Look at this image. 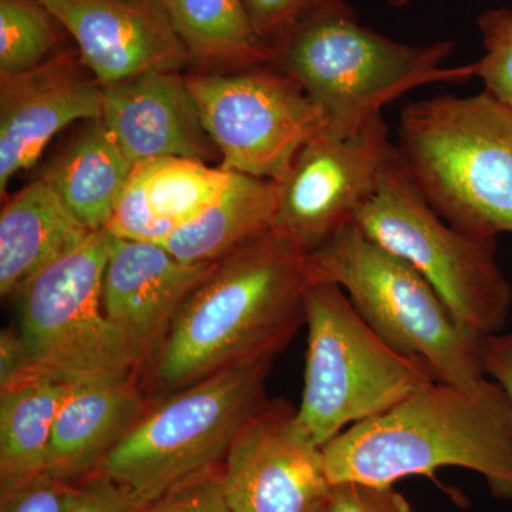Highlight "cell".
<instances>
[{"instance_id": "7", "label": "cell", "mask_w": 512, "mask_h": 512, "mask_svg": "<svg viewBox=\"0 0 512 512\" xmlns=\"http://www.w3.org/2000/svg\"><path fill=\"white\" fill-rule=\"evenodd\" d=\"M305 323L308 352L296 420L315 446L437 382L423 363L384 343L338 285L309 286Z\"/></svg>"}, {"instance_id": "14", "label": "cell", "mask_w": 512, "mask_h": 512, "mask_svg": "<svg viewBox=\"0 0 512 512\" xmlns=\"http://www.w3.org/2000/svg\"><path fill=\"white\" fill-rule=\"evenodd\" d=\"M103 100V84L72 50L29 72L0 77V194L64 127L100 119Z\"/></svg>"}, {"instance_id": "29", "label": "cell", "mask_w": 512, "mask_h": 512, "mask_svg": "<svg viewBox=\"0 0 512 512\" xmlns=\"http://www.w3.org/2000/svg\"><path fill=\"white\" fill-rule=\"evenodd\" d=\"M328 512H412L409 501L393 487L346 481L330 487Z\"/></svg>"}, {"instance_id": "2", "label": "cell", "mask_w": 512, "mask_h": 512, "mask_svg": "<svg viewBox=\"0 0 512 512\" xmlns=\"http://www.w3.org/2000/svg\"><path fill=\"white\" fill-rule=\"evenodd\" d=\"M330 484L393 487L444 467L476 471L512 501V413L497 382L481 392L434 382L322 447Z\"/></svg>"}, {"instance_id": "3", "label": "cell", "mask_w": 512, "mask_h": 512, "mask_svg": "<svg viewBox=\"0 0 512 512\" xmlns=\"http://www.w3.org/2000/svg\"><path fill=\"white\" fill-rule=\"evenodd\" d=\"M397 154L427 204L451 227L512 234V109L487 90L404 107Z\"/></svg>"}, {"instance_id": "8", "label": "cell", "mask_w": 512, "mask_h": 512, "mask_svg": "<svg viewBox=\"0 0 512 512\" xmlns=\"http://www.w3.org/2000/svg\"><path fill=\"white\" fill-rule=\"evenodd\" d=\"M353 224L409 262L468 332L483 339L503 332L512 286L495 258L497 239L467 234L444 221L417 190L399 154Z\"/></svg>"}, {"instance_id": "26", "label": "cell", "mask_w": 512, "mask_h": 512, "mask_svg": "<svg viewBox=\"0 0 512 512\" xmlns=\"http://www.w3.org/2000/svg\"><path fill=\"white\" fill-rule=\"evenodd\" d=\"M77 483L50 473L0 483V512H69Z\"/></svg>"}, {"instance_id": "24", "label": "cell", "mask_w": 512, "mask_h": 512, "mask_svg": "<svg viewBox=\"0 0 512 512\" xmlns=\"http://www.w3.org/2000/svg\"><path fill=\"white\" fill-rule=\"evenodd\" d=\"M63 32L39 0H0V77L29 72L62 52Z\"/></svg>"}, {"instance_id": "5", "label": "cell", "mask_w": 512, "mask_h": 512, "mask_svg": "<svg viewBox=\"0 0 512 512\" xmlns=\"http://www.w3.org/2000/svg\"><path fill=\"white\" fill-rule=\"evenodd\" d=\"M272 362L239 363L151 399L94 474L116 485L131 507L221 466L238 434L269 402Z\"/></svg>"}, {"instance_id": "4", "label": "cell", "mask_w": 512, "mask_h": 512, "mask_svg": "<svg viewBox=\"0 0 512 512\" xmlns=\"http://www.w3.org/2000/svg\"><path fill=\"white\" fill-rule=\"evenodd\" d=\"M453 50V42L409 45L373 32L342 0L302 20L275 50V67L319 107L325 133L342 138L417 87L474 77L473 63L444 66Z\"/></svg>"}, {"instance_id": "6", "label": "cell", "mask_w": 512, "mask_h": 512, "mask_svg": "<svg viewBox=\"0 0 512 512\" xmlns=\"http://www.w3.org/2000/svg\"><path fill=\"white\" fill-rule=\"evenodd\" d=\"M313 282L338 285L373 332L400 355L423 363L437 382L481 392L484 339L454 318L433 286L355 224L311 252Z\"/></svg>"}, {"instance_id": "12", "label": "cell", "mask_w": 512, "mask_h": 512, "mask_svg": "<svg viewBox=\"0 0 512 512\" xmlns=\"http://www.w3.org/2000/svg\"><path fill=\"white\" fill-rule=\"evenodd\" d=\"M322 448L285 400H269L241 430L222 464L231 512H315L328 500Z\"/></svg>"}, {"instance_id": "31", "label": "cell", "mask_w": 512, "mask_h": 512, "mask_svg": "<svg viewBox=\"0 0 512 512\" xmlns=\"http://www.w3.org/2000/svg\"><path fill=\"white\" fill-rule=\"evenodd\" d=\"M35 370L18 330L3 329L0 333V386L25 379Z\"/></svg>"}, {"instance_id": "9", "label": "cell", "mask_w": 512, "mask_h": 512, "mask_svg": "<svg viewBox=\"0 0 512 512\" xmlns=\"http://www.w3.org/2000/svg\"><path fill=\"white\" fill-rule=\"evenodd\" d=\"M116 237L92 232L18 296L19 335L36 369L73 383L140 375L143 357L103 306V279Z\"/></svg>"}, {"instance_id": "19", "label": "cell", "mask_w": 512, "mask_h": 512, "mask_svg": "<svg viewBox=\"0 0 512 512\" xmlns=\"http://www.w3.org/2000/svg\"><path fill=\"white\" fill-rule=\"evenodd\" d=\"M133 168L100 117L84 123L42 178L70 214L96 232L107 229Z\"/></svg>"}, {"instance_id": "30", "label": "cell", "mask_w": 512, "mask_h": 512, "mask_svg": "<svg viewBox=\"0 0 512 512\" xmlns=\"http://www.w3.org/2000/svg\"><path fill=\"white\" fill-rule=\"evenodd\" d=\"M126 501L119 488L107 478L93 474L77 483L76 497L69 512H124Z\"/></svg>"}, {"instance_id": "34", "label": "cell", "mask_w": 512, "mask_h": 512, "mask_svg": "<svg viewBox=\"0 0 512 512\" xmlns=\"http://www.w3.org/2000/svg\"><path fill=\"white\" fill-rule=\"evenodd\" d=\"M315 512H328V508H326V501L319 508H316Z\"/></svg>"}, {"instance_id": "28", "label": "cell", "mask_w": 512, "mask_h": 512, "mask_svg": "<svg viewBox=\"0 0 512 512\" xmlns=\"http://www.w3.org/2000/svg\"><path fill=\"white\" fill-rule=\"evenodd\" d=\"M339 2L342 0H242V5L256 35L275 52L302 20Z\"/></svg>"}, {"instance_id": "11", "label": "cell", "mask_w": 512, "mask_h": 512, "mask_svg": "<svg viewBox=\"0 0 512 512\" xmlns=\"http://www.w3.org/2000/svg\"><path fill=\"white\" fill-rule=\"evenodd\" d=\"M382 114L348 137H313L279 183L274 231L313 252L355 222L396 161Z\"/></svg>"}, {"instance_id": "17", "label": "cell", "mask_w": 512, "mask_h": 512, "mask_svg": "<svg viewBox=\"0 0 512 512\" xmlns=\"http://www.w3.org/2000/svg\"><path fill=\"white\" fill-rule=\"evenodd\" d=\"M150 403L137 376L76 384L53 426L47 473L69 483L93 476Z\"/></svg>"}, {"instance_id": "18", "label": "cell", "mask_w": 512, "mask_h": 512, "mask_svg": "<svg viewBox=\"0 0 512 512\" xmlns=\"http://www.w3.org/2000/svg\"><path fill=\"white\" fill-rule=\"evenodd\" d=\"M92 234L42 177L5 202L0 214V293L18 298L47 266Z\"/></svg>"}, {"instance_id": "13", "label": "cell", "mask_w": 512, "mask_h": 512, "mask_svg": "<svg viewBox=\"0 0 512 512\" xmlns=\"http://www.w3.org/2000/svg\"><path fill=\"white\" fill-rule=\"evenodd\" d=\"M39 2L74 37L84 64L103 86L191 66L165 0Z\"/></svg>"}, {"instance_id": "33", "label": "cell", "mask_w": 512, "mask_h": 512, "mask_svg": "<svg viewBox=\"0 0 512 512\" xmlns=\"http://www.w3.org/2000/svg\"><path fill=\"white\" fill-rule=\"evenodd\" d=\"M393 8H404L409 3V0H386Z\"/></svg>"}, {"instance_id": "27", "label": "cell", "mask_w": 512, "mask_h": 512, "mask_svg": "<svg viewBox=\"0 0 512 512\" xmlns=\"http://www.w3.org/2000/svg\"><path fill=\"white\" fill-rule=\"evenodd\" d=\"M124 512H231L222 488V464Z\"/></svg>"}, {"instance_id": "16", "label": "cell", "mask_w": 512, "mask_h": 512, "mask_svg": "<svg viewBox=\"0 0 512 512\" xmlns=\"http://www.w3.org/2000/svg\"><path fill=\"white\" fill-rule=\"evenodd\" d=\"M215 262L187 264L164 245L116 238L104 272V311L144 363Z\"/></svg>"}, {"instance_id": "1", "label": "cell", "mask_w": 512, "mask_h": 512, "mask_svg": "<svg viewBox=\"0 0 512 512\" xmlns=\"http://www.w3.org/2000/svg\"><path fill=\"white\" fill-rule=\"evenodd\" d=\"M311 252L271 229L218 259L188 296L138 383L167 396L239 363L275 357L305 323Z\"/></svg>"}, {"instance_id": "25", "label": "cell", "mask_w": 512, "mask_h": 512, "mask_svg": "<svg viewBox=\"0 0 512 512\" xmlns=\"http://www.w3.org/2000/svg\"><path fill=\"white\" fill-rule=\"evenodd\" d=\"M484 55L473 63L474 77L512 109V10L490 9L477 19Z\"/></svg>"}, {"instance_id": "32", "label": "cell", "mask_w": 512, "mask_h": 512, "mask_svg": "<svg viewBox=\"0 0 512 512\" xmlns=\"http://www.w3.org/2000/svg\"><path fill=\"white\" fill-rule=\"evenodd\" d=\"M484 367L487 375L507 393L512 413V333L484 339Z\"/></svg>"}, {"instance_id": "21", "label": "cell", "mask_w": 512, "mask_h": 512, "mask_svg": "<svg viewBox=\"0 0 512 512\" xmlns=\"http://www.w3.org/2000/svg\"><path fill=\"white\" fill-rule=\"evenodd\" d=\"M76 384L37 369L0 386V483L46 473L57 414Z\"/></svg>"}, {"instance_id": "10", "label": "cell", "mask_w": 512, "mask_h": 512, "mask_svg": "<svg viewBox=\"0 0 512 512\" xmlns=\"http://www.w3.org/2000/svg\"><path fill=\"white\" fill-rule=\"evenodd\" d=\"M185 77L224 170L282 183L302 148L325 131L322 111L278 67Z\"/></svg>"}, {"instance_id": "15", "label": "cell", "mask_w": 512, "mask_h": 512, "mask_svg": "<svg viewBox=\"0 0 512 512\" xmlns=\"http://www.w3.org/2000/svg\"><path fill=\"white\" fill-rule=\"evenodd\" d=\"M103 119L133 164L158 158L208 161L220 151L181 72H147L103 86Z\"/></svg>"}, {"instance_id": "20", "label": "cell", "mask_w": 512, "mask_h": 512, "mask_svg": "<svg viewBox=\"0 0 512 512\" xmlns=\"http://www.w3.org/2000/svg\"><path fill=\"white\" fill-rule=\"evenodd\" d=\"M279 183L234 173L228 187L165 248L187 264H210L274 229Z\"/></svg>"}, {"instance_id": "23", "label": "cell", "mask_w": 512, "mask_h": 512, "mask_svg": "<svg viewBox=\"0 0 512 512\" xmlns=\"http://www.w3.org/2000/svg\"><path fill=\"white\" fill-rule=\"evenodd\" d=\"M144 200L164 244L177 229L195 220L228 187L234 171L185 158H158L134 164Z\"/></svg>"}, {"instance_id": "22", "label": "cell", "mask_w": 512, "mask_h": 512, "mask_svg": "<svg viewBox=\"0 0 512 512\" xmlns=\"http://www.w3.org/2000/svg\"><path fill=\"white\" fill-rule=\"evenodd\" d=\"M197 72L275 66L276 55L256 35L242 0H165Z\"/></svg>"}]
</instances>
